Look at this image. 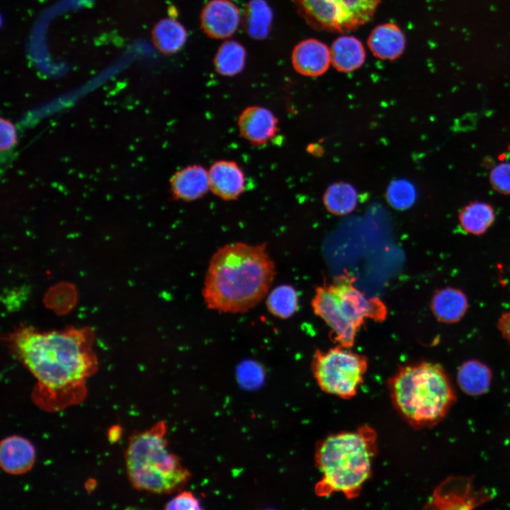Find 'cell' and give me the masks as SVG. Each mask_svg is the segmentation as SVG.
<instances>
[{
    "label": "cell",
    "mask_w": 510,
    "mask_h": 510,
    "mask_svg": "<svg viewBox=\"0 0 510 510\" xmlns=\"http://www.w3.org/2000/svg\"><path fill=\"white\" fill-rule=\"evenodd\" d=\"M497 328L510 346V311L502 313L499 317Z\"/></svg>",
    "instance_id": "f546056e"
},
{
    "label": "cell",
    "mask_w": 510,
    "mask_h": 510,
    "mask_svg": "<svg viewBox=\"0 0 510 510\" xmlns=\"http://www.w3.org/2000/svg\"><path fill=\"white\" fill-rule=\"evenodd\" d=\"M489 180L495 191L503 194H510V163L496 165L491 171Z\"/></svg>",
    "instance_id": "4316f807"
},
{
    "label": "cell",
    "mask_w": 510,
    "mask_h": 510,
    "mask_svg": "<svg viewBox=\"0 0 510 510\" xmlns=\"http://www.w3.org/2000/svg\"><path fill=\"white\" fill-rule=\"evenodd\" d=\"M170 185L171 192L176 198L194 200L210 189L208 171L202 166L189 165L175 173L171 178Z\"/></svg>",
    "instance_id": "2e32d148"
},
{
    "label": "cell",
    "mask_w": 510,
    "mask_h": 510,
    "mask_svg": "<svg viewBox=\"0 0 510 510\" xmlns=\"http://www.w3.org/2000/svg\"><path fill=\"white\" fill-rule=\"evenodd\" d=\"M469 307L468 300L463 290L455 287H445L434 294L431 309L437 321L454 324L460 321Z\"/></svg>",
    "instance_id": "e0dca14e"
},
{
    "label": "cell",
    "mask_w": 510,
    "mask_h": 510,
    "mask_svg": "<svg viewBox=\"0 0 510 510\" xmlns=\"http://www.w3.org/2000/svg\"><path fill=\"white\" fill-rule=\"evenodd\" d=\"M367 44L375 57L382 60H395L403 54L406 38L397 24L386 23L375 26L371 30Z\"/></svg>",
    "instance_id": "9a60e30c"
},
{
    "label": "cell",
    "mask_w": 510,
    "mask_h": 510,
    "mask_svg": "<svg viewBox=\"0 0 510 510\" xmlns=\"http://www.w3.org/2000/svg\"><path fill=\"white\" fill-rule=\"evenodd\" d=\"M324 204L329 212L336 215L351 212L357 204L356 189L345 182L332 184L323 196Z\"/></svg>",
    "instance_id": "cb8c5ba5"
},
{
    "label": "cell",
    "mask_w": 510,
    "mask_h": 510,
    "mask_svg": "<svg viewBox=\"0 0 510 510\" xmlns=\"http://www.w3.org/2000/svg\"><path fill=\"white\" fill-rule=\"evenodd\" d=\"M492 378L491 369L477 360L463 363L457 373V382L460 389L470 396L481 395L487 392Z\"/></svg>",
    "instance_id": "44dd1931"
},
{
    "label": "cell",
    "mask_w": 510,
    "mask_h": 510,
    "mask_svg": "<svg viewBox=\"0 0 510 510\" xmlns=\"http://www.w3.org/2000/svg\"><path fill=\"white\" fill-rule=\"evenodd\" d=\"M167 425L159 421L149 429L135 431L125 453L128 477L136 489L153 494L181 490L191 477L180 458L167 449Z\"/></svg>",
    "instance_id": "5b68a950"
},
{
    "label": "cell",
    "mask_w": 510,
    "mask_h": 510,
    "mask_svg": "<svg viewBox=\"0 0 510 510\" xmlns=\"http://www.w3.org/2000/svg\"><path fill=\"white\" fill-rule=\"evenodd\" d=\"M151 36L157 50L164 55H173L185 45L188 32L176 19L169 17L160 19L153 27Z\"/></svg>",
    "instance_id": "d6986e66"
},
{
    "label": "cell",
    "mask_w": 510,
    "mask_h": 510,
    "mask_svg": "<svg viewBox=\"0 0 510 510\" xmlns=\"http://www.w3.org/2000/svg\"><path fill=\"white\" fill-rule=\"evenodd\" d=\"M298 15L318 31L346 33L372 21L380 0H292Z\"/></svg>",
    "instance_id": "52a82bcc"
},
{
    "label": "cell",
    "mask_w": 510,
    "mask_h": 510,
    "mask_svg": "<svg viewBox=\"0 0 510 510\" xmlns=\"http://www.w3.org/2000/svg\"><path fill=\"white\" fill-rule=\"evenodd\" d=\"M329 51L331 63L340 72H353L360 68L366 60L362 42L351 35L337 38L332 42Z\"/></svg>",
    "instance_id": "ac0fdd59"
},
{
    "label": "cell",
    "mask_w": 510,
    "mask_h": 510,
    "mask_svg": "<svg viewBox=\"0 0 510 510\" xmlns=\"http://www.w3.org/2000/svg\"><path fill=\"white\" fill-rule=\"evenodd\" d=\"M291 62L294 69L307 76H318L324 74L331 63L330 51L322 42L305 39L293 48Z\"/></svg>",
    "instance_id": "8fae6325"
},
{
    "label": "cell",
    "mask_w": 510,
    "mask_h": 510,
    "mask_svg": "<svg viewBox=\"0 0 510 510\" xmlns=\"http://www.w3.org/2000/svg\"><path fill=\"white\" fill-rule=\"evenodd\" d=\"M487 499L474 491L470 477H450L436 488L427 505L437 509H472Z\"/></svg>",
    "instance_id": "9c48e42d"
},
{
    "label": "cell",
    "mask_w": 510,
    "mask_h": 510,
    "mask_svg": "<svg viewBox=\"0 0 510 510\" xmlns=\"http://www.w3.org/2000/svg\"><path fill=\"white\" fill-rule=\"evenodd\" d=\"M242 137L249 142L261 145L268 142L278 130V120L268 108L259 106L246 108L238 118Z\"/></svg>",
    "instance_id": "7c38bea8"
},
{
    "label": "cell",
    "mask_w": 510,
    "mask_h": 510,
    "mask_svg": "<svg viewBox=\"0 0 510 510\" xmlns=\"http://www.w3.org/2000/svg\"><path fill=\"white\" fill-rule=\"evenodd\" d=\"M0 149L5 152L13 147L17 142V132L14 125L8 119H0Z\"/></svg>",
    "instance_id": "f1b7e54d"
},
{
    "label": "cell",
    "mask_w": 510,
    "mask_h": 510,
    "mask_svg": "<svg viewBox=\"0 0 510 510\" xmlns=\"http://www.w3.org/2000/svg\"><path fill=\"white\" fill-rule=\"evenodd\" d=\"M246 60L244 46L236 40H227L217 50L212 62L217 73L224 76H234L242 72Z\"/></svg>",
    "instance_id": "7402d4cb"
},
{
    "label": "cell",
    "mask_w": 510,
    "mask_h": 510,
    "mask_svg": "<svg viewBox=\"0 0 510 510\" xmlns=\"http://www.w3.org/2000/svg\"><path fill=\"white\" fill-rule=\"evenodd\" d=\"M367 368L366 357L341 346L317 351L312 361V371L319 388L344 400L357 394Z\"/></svg>",
    "instance_id": "ba28073f"
},
{
    "label": "cell",
    "mask_w": 510,
    "mask_h": 510,
    "mask_svg": "<svg viewBox=\"0 0 510 510\" xmlns=\"http://www.w3.org/2000/svg\"><path fill=\"white\" fill-rule=\"evenodd\" d=\"M35 460V450L26 438L8 436L0 443V464L8 474L22 475L29 471Z\"/></svg>",
    "instance_id": "4fadbf2b"
},
{
    "label": "cell",
    "mask_w": 510,
    "mask_h": 510,
    "mask_svg": "<svg viewBox=\"0 0 510 510\" xmlns=\"http://www.w3.org/2000/svg\"><path fill=\"white\" fill-rule=\"evenodd\" d=\"M95 333L89 327L40 331L21 325L5 336L6 346L32 373L33 403L57 412L82 402L86 382L98 370Z\"/></svg>",
    "instance_id": "6da1fadb"
},
{
    "label": "cell",
    "mask_w": 510,
    "mask_h": 510,
    "mask_svg": "<svg viewBox=\"0 0 510 510\" xmlns=\"http://www.w3.org/2000/svg\"><path fill=\"white\" fill-rule=\"evenodd\" d=\"M208 174L210 189L222 199H235L244 191V174L233 161H217L210 166Z\"/></svg>",
    "instance_id": "5bb4252c"
},
{
    "label": "cell",
    "mask_w": 510,
    "mask_h": 510,
    "mask_svg": "<svg viewBox=\"0 0 510 510\" xmlns=\"http://www.w3.org/2000/svg\"><path fill=\"white\" fill-rule=\"evenodd\" d=\"M495 213L488 203L474 201L466 205L458 214L459 224L468 234L482 235L493 225Z\"/></svg>",
    "instance_id": "603a6c76"
},
{
    "label": "cell",
    "mask_w": 510,
    "mask_h": 510,
    "mask_svg": "<svg viewBox=\"0 0 510 510\" xmlns=\"http://www.w3.org/2000/svg\"><path fill=\"white\" fill-rule=\"evenodd\" d=\"M275 276L266 244L237 242L225 245L212 256L203 295L210 310L244 312L264 299Z\"/></svg>",
    "instance_id": "7a4b0ae2"
},
{
    "label": "cell",
    "mask_w": 510,
    "mask_h": 510,
    "mask_svg": "<svg viewBox=\"0 0 510 510\" xmlns=\"http://www.w3.org/2000/svg\"><path fill=\"white\" fill-rule=\"evenodd\" d=\"M391 401L402 418L416 429L439 423L456 401L455 390L438 363L404 366L388 380Z\"/></svg>",
    "instance_id": "277c9868"
},
{
    "label": "cell",
    "mask_w": 510,
    "mask_h": 510,
    "mask_svg": "<svg viewBox=\"0 0 510 510\" xmlns=\"http://www.w3.org/2000/svg\"><path fill=\"white\" fill-rule=\"evenodd\" d=\"M312 305L332 329L339 346L346 348L353 346L366 319L380 321L386 314L385 306L379 299L366 298L346 279L318 288Z\"/></svg>",
    "instance_id": "8992f818"
},
{
    "label": "cell",
    "mask_w": 510,
    "mask_h": 510,
    "mask_svg": "<svg viewBox=\"0 0 510 510\" xmlns=\"http://www.w3.org/2000/svg\"><path fill=\"white\" fill-rule=\"evenodd\" d=\"M168 510H198L202 509L201 504L198 497L190 491H181L164 506Z\"/></svg>",
    "instance_id": "83f0119b"
},
{
    "label": "cell",
    "mask_w": 510,
    "mask_h": 510,
    "mask_svg": "<svg viewBox=\"0 0 510 510\" xmlns=\"http://www.w3.org/2000/svg\"><path fill=\"white\" fill-rule=\"evenodd\" d=\"M242 22L237 5L231 0H210L200 14V26L208 37L224 40L231 38Z\"/></svg>",
    "instance_id": "30bf717a"
},
{
    "label": "cell",
    "mask_w": 510,
    "mask_h": 510,
    "mask_svg": "<svg viewBox=\"0 0 510 510\" xmlns=\"http://www.w3.org/2000/svg\"><path fill=\"white\" fill-rule=\"evenodd\" d=\"M386 198L389 203L395 209L406 210L410 208L416 200V191L409 181L404 179L393 181L389 185Z\"/></svg>",
    "instance_id": "484cf974"
},
{
    "label": "cell",
    "mask_w": 510,
    "mask_h": 510,
    "mask_svg": "<svg viewBox=\"0 0 510 510\" xmlns=\"http://www.w3.org/2000/svg\"><path fill=\"white\" fill-rule=\"evenodd\" d=\"M377 438L376 431L363 425L318 442L314 460L322 477L314 487L315 494L321 497L333 493H341L348 499L357 497L370 477Z\"/></svg>",
    "instance_id": "3957f363"
},
{
    "label": "cell",
    "mask_w": 510,
    "mask_h": 510,
    "mask_svg": "<svg viewBox=\"0 0 510 510\" xmlns=\"http://www.w3.org/2000/svg\"><path fill=\"white\" fill-rule=\"evenodd\" d=\"M273 11L265 0H249L242 16L245 33L252 39H266L271 29Z\"/></svg>",
    "instance_id": "ffe728a7"
},
{
    "label": "cell",
    "mask_w": 510,
    "mask_h": 510,
    "mask_svg": "<svg viewBox=\"0 0 510 510\" xmlns=\"http://www.w3.org/2000/svg\"><path fill=\"white\" fill-rule=\"evenodd\" d=\"M268 310L275 317L285 319L292 316L298 307V295L290 285H281L275 288L266 299Z\"/></svg>",
    "instance_id": "d4e9b609"
}]
</instances>
